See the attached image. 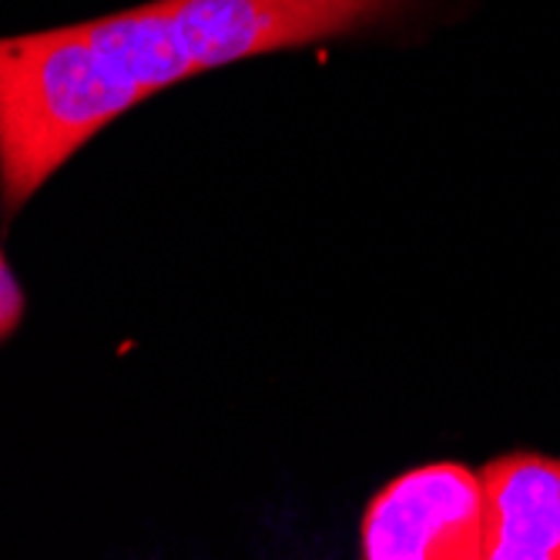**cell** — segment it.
I'll list each match as a JSON object with an SVG mask.
<instances>
[{
    "mask_svg": "<svg viewBox=\"0 0 560 560\" xmlns=\"http://www.w3.org/2000/svg\"><path fill=\"white\" fill-rule=\"evenodd\" d=\"M413 0H151L0 40V198L18 212L101 128L185 78L393 21Z\"/></svg>",
    "mask_w": 560,
    "mask_h": 560,
    "instance_id": "6da1fadb",
    "label": "cell"
},
{
    "mask_svg": "<svg viewBox=\"0 0 560 560\" xmlns=\"http://www.w3.org/2000/svg\"><path fill=\"white\" fill-rule=\"evenodd\" d=\"M363 557L487 560L483 480L460 464L399 474L366 506Z\"/></svg>",
    "mask_w": 560,
    "mask_h": 560,
    "instance_id": "7a4b0ae2",
    "label": "cell"
},
{
    "mask_svg": "<svg viewBox=\"0 0 560 560\" xmlns=\"http://www.w3.org/2000/svg\"><path fill=\"white\" fill-rule=\"evenodd\" d=\"M487 560H560V460L500 456L483 470Z\"/></svg>",
    "mask_w": 560,
    "mask_h": 560,
    "instance_id": "3957f363",
    "label": "cell"
},
{
    "mask_svg": "<svg viewBox=\"0 0 560 560\" xmlns=\"http://www.w3.org/2000/svg\"><path fill=\"white\" fill-rule=\"evenodd\" d=\"M21 316H24V292L4 262V252H0V339H8L18 329Z\"/></svg>",
    "mask_w": 560,
    "mask_h": 560,
    "instance_id": "277c9868",
    "label": "cell"
}]
</instances>
